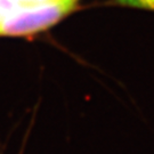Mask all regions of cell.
Segmentation results:
<instances>
[{"label":"cell","mask_w":154,"mask_h":154,"mask_svg":"<svg viewBox=\"0 0 154 154\" xmlns=\"http://www.w3.org/2000/svg\"><path fill=\"white\" fill-rule=\"evenodd\" d=\"M16 4H32V2H40V1H46V0H11Z\"/></svg>","instance_id":"3957f363"},{"label":"cell","mask_w":154,"mask_h":154,"mask_svg":"<svg viewBox=\"0 0 154 154\" xmlns=\"http://www.w3.org/2000/svg\"><path fill=\"white\" fill-rule=\"evenodd\" d=\"M116 1L123 6L154 11V0H116Z\"/></svg>","instance_id":"7a4b0ae2"},{"label":"cell","mask_w":154,"mask_h":154,"mask_svg":"<svg viewBox=\"0 0 154 154\" xmlns=\"http://www.w3.org/2000/svg\"><path fill=\"white\" fill-rule=\"evenodd\" d=\"M78 0L17 4L0 18V35H29L54 25L71 13Z\"/></svg>","instance_id":"6da1fadb"}]
</instances>
